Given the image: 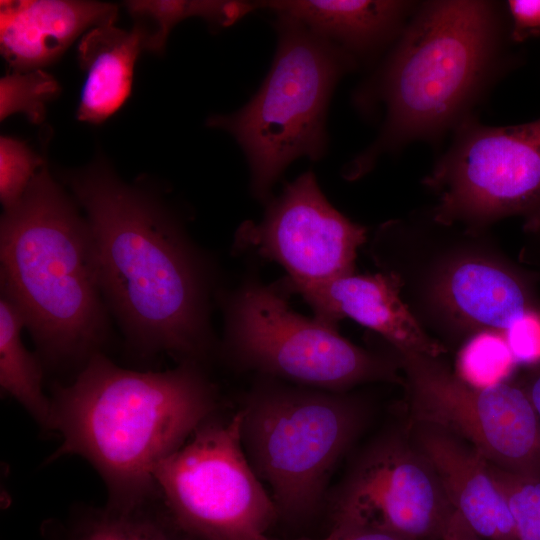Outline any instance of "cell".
I'll use <instances>...</instances> for the list:
<instances>
[{
	"instance_id": "6da1fadb",
	"label": "cell",
	"mask_w": 540,
	"mask_h": 540,
	"mask_svg": "<svg viewBox=\"0 0 540 540\" xmlns=\"http://www.w3.org/2000/svg\"><path fill=\"white\" fill-rule=\"evenodd\" d=\"M67 182L86 212L103 297L131 344L199 364L211 343L207 283L179 222L102 163Z\"/></svg>"
},
{
	"instance_id": "7a4b0ae2",
	"label": "cell",
	"mask_w": 540,
	"mask_h": 540,
	"mask_svg": "<svg viewBox=\"0 0 540 540\" xmlns=\"http://www.w3.org/2000/svg\"><path fill=\"white\" fill-rule=\"evenodd\" d=\"M52 431L62 437L46 463L86 459L108 492L107 506L128 510L159 499L157 465L218 411L217 391L199 364L135 371L92 355L76 379L53 389Z\"/></svg>"
},
{
	"instance_id": "3957f363",
	"label": "cell",
	"mask_w": 540,
	"mask_h": 540,
	"mask_svg": "<svg viewBox=\"0 0 540 540\" xmlns=\"http://www.w3.org/2000/svg\"><path fill=\"white\" fill-rule=\"evenodd\" d=\"M1 294L21 312L40 359L82 365L108 323L91 232L46 165L0 222Z\"/></svg>"
},
{
	"instance_id": "277c9868",
	"label": "cell",
	"mask_w": 540,
	"mask_h": 540,
	"mask_svg": "<svg viewBox=\"0 0 540 540\" xmlns=\"http://www.w3.org/2000/svg\"><path fill=\"white\" fill-rule=\"evenodd\" d=\"M505 23L497 5L451 0L424 3L407 23L377 76L356 94L363 109L385 107L379 137L347 166L368 171L384 152L438 137L462 116L502 60Z\"/></svg>"
},
{
	"instance_id": "5b68a950",
	"label": "cell",
	"mask_w": 540,
	"mask_h": 540,
	"mask_svg": "<svg viewBox=\"0 0 540 540\" xmlns=\"http://www.w3.org/2000/svg\"><path fill=\"white\" fill-rule=\"evenodd\" d=\"M380 272L391 275L421 326L436 340L461 343L504 333L540 308L536 279L484 231L435 221L383 224L371 244ZM445 346V345H444Z\"/></svg>"
},
{
	"instance_id": "8992f818",
	"label": "cell",
	"mask_w": 540,
	"mask_h": 540,
	"mask_svg": "<svg viewBox=\"0 0 540 540\" xmlns=\"http://www.w3.org/2000/svg\"><path fill=\"white\" fill-rule=\"evenodd\" d=\"M277 47L254 96L207 126L228 132L242 149L253 195L268 201L274 183L296 159L327 150V112L333 91L356 61L299 21L276 15Z\"/></svg>"
},
{
	"instance_id": "52a82bcc",
	"label": "cell",
	"mask_w": 540,
	"mask_h": 540,
	"mask_svg": "<svg viewBox=\"0 0 540 540\" xmlns=\"http://www.w3.org/2000/svg\"><path fill=\"white\" fill-rule=\"evenodd\" d=\"M241 440L278 517L301 521L324 501L329 478L362 431L367 407L345 392L263 382L247 396Z\"/></svg>"
},
{
	"instance_id": "ba28073f",
	"label": "cell",
	"mask_w": 540,
	"mask_h": 540,
	"mask_svg": "<svg viewBox=\"0 0 540 540\" xmlns=\"http://www.w3.org/2000/svg\"><path fill=\"white\" fill-rule=\"evenodd\" d=\"M225 319L227 351L245 369L333 392L403 380L395 353L361 348L334 325L294 312L276 286L247 281L226 298Z\"/></svg>"
},
{
	"instance_id": "9c48e42d",
	"label": "cell",
	"mask_w": 540,
	"mask_h": 540,
	"mask_svg": "<svg viewBox=\"0 0 540 540\" xmlns=\"http://www.w3.org/2000/svg\"><path fill=\"white\" fill-rule=\"evenodd\" d=\"M159 498L193 540H262L278 518L241 440V412L214 413L155 468Z\"/></svg>"
},
{
	"instance_id": "30bf717a",
	"label": "cell",
	"mask_w": 540,
	"mask_h": 540,
	"mask_svg": "<svg viewBox=\"0 0 540 540\" xmlns=\"http://www.w3.org/2000/svg\"><path fill=\"white\" fill-rule=\"evenodd\" d=\"M449 150L425 185L436 203L437 222L468 230L520 217L527 232H540V118L528 123L484 126L460 123Z\"/></svg>"
},
{
	"instance_id": "8fae6325",
	"label": "cell",
	"mask_w": 540,
	"mask_h": 540,
	"mask_svg": "<svg viewBox=\"0 0 540 540\" xmlns=\"http://www.w3.org/2000/svg\"><path fill=\"white\" fill-rule=\"evenodd\" d=\"M394 353L413 425L458 437L499 469L540 478V419L526 390L507 382L473 386L441 357Z\"/></svg>"
},
{
	"instance_id": "7c38bea8",
	"label": "cell",
	"mask_w": 540,
	"mask_h": 540,
	"mask_svg": "<svg viewBox=\"0 0 540 540\" xmlns=\"http://www.w3.org/2000/svg\"><path fill=\"white\" fill-rule=\"evenodd\" d=\"M453 512L427 459L393 432L371 442L348 470L333 498L331 530L440 540Z\"/></svg>"
},
{
	"instance_id": "4fadbf2b",
	"label": "cell",
	"mask_w": 540,
	"mask_h": 540,
	"mask_svg": "<svg viewBox=\"0 0 540 540\" xmlns=\"http://www.w3.org/2000/svg\"><path fill=\"white\" fill-rule=\"evenodd\" d=\"M366 229L335 209L308 170L270 198L262 220L244 222L239 247H252L288 272L287 288L354 273Z\"/></svg>"
},
{
	"instance_id": "5bb4252c",
	"label": "cell",
	"mask_w": 540,
	"mask_h": 540,
	"mask_svg": "<svg viewBox=\"0 0 540 540\" xmlns=\"http://www.w3.org/2000/svg\"><path fill=\"white\" fill-rule=\"evenodd\" d=\"M299 293L316 318L336 326L350 318L378 333L394 352L441 357L446 346L433 338L405 303L399 284L389 274L344 275L288 288Z\"/></svg>"
},
{
	"instance_id": "9a60e30c",
	"label": "cell",
	"mask_w": 540,
	"mask_h": 540,
	"mask_svg": "<svg viewBox=\"0 0 540 540\" xmlns=\"http://www.w3.org/2000/svg\"><path fill=\"white\" fill-rule=\"evenodd\" d=\"M415 445L435 471L453 509L484 540H517L513 517L491 464L440 429L413 425Z\"/></svg>"
},
{
	"instance_id": "2e32d148",
	"label": "cell",
	"mask_w": 540,
	"mask_h": 540,
	"mask_svg": "<svg viewBox=\"0 0 540 540\" xmlns=\"http://www.w3.org/2000/svg\"><path fill=\"white\" fill-rule=\"evenodd\" d=\"M117 6L96 1L0 2V48L12 71L42 69L84 31L114 24Z\"/></svg>"
},
{
	"instance_id": "e0dca14e",
	"label": "cell",
	"mask_w": 540,
	"mask_h": 540,
	"mask_svg": "<svg viewBox=\"0 0 540 540\" xmlns=\"http://www.w3.org/2000/svg\"><path fill=\"white\" fill-rule=\"evenodd\" d=\"M259 9L295 19L355 61L398 38L413 3L393 0H269Z\"/></svg>"
},
{
	"instance_id": "ac0fdd59",
	"label": "cell",
	"mask_w": 540,
	"mask_h": 540,
	"mask_svg": "<svg viewBox=\"0 0 540 540\" xmlns=\"http://www.w3.org/2000/svg\"><path fill=\"white\" fill-rule=\"evenodd\" d=\"M145 50V35L106 24L85 32L77 57L85 73L76 118L99 125L114 115L130 96L135 62Z\"/></svg>"
},
{
	"instance_id": "d6986e66",
	"label": "cell",
	"mask_w": 540,
	"mask_h": 540,
	"mask_svg": "<svg viewBox=\"0 0 540 540\" xmlns=\"http://www.w3.org/2000/svg\"><path fill=\"white\" fill-rule=\"evenodd\" d=\"M24 318L5 295L0 299V386L4 395L20 403L45 430L52 431V403L42 389L41 359L29 352L21 338Z\"/></svg>"
},
{
	"instance_id": "ffe728a7",
	"label": "cell",
	"mask_w": 540,
	"mask_h": 540,
	"mask_svg": "<svg viewBox=\"0 0 540 540\" xmlns=\"http://www.w3.org/2000/svg\"><path fill=\"white\" fill-rule=\"evenodd\" d=\"M62 534L60 540H193L174 523L160 499L128 510L85 508Z\"/></svg>"
},
{
	"instance_id": "44dd1931",
	"label": "cell",
	"mask_w": 540,
	"mask_h": 540,
	"mask_svg": "<svg viewBox=\"0 0 540 540\" xmlns=\"http://www.w3.org/2000/svg\"><path fill=\"white\" fill-rule=\"evenodd\" d=\"M129 13L145 35V50L161 52L171 29L179 22L199 17L214 29L232 26L259 9L257 1H127Z\"/></svg>"
},
{
	"instance_id": "7402d4cb",
	"label": "cell",
	"mask_w": 540,
	"mask_h": 540,
	"mask_svg": "<svg viewBox=\"0 0 540 540\" xmlns=\"http://www.w3.org/2000/svg\"><path fill=\"white\" fill-rule=\"evenodd\" d=\"M517 362L501 333L483 332L463 345L457 361V375L477 387L506 382Z\"/></svg>"
},
{
	"instance_id": "603a6c76",
	"label": "cell",
	"mask_w": 540,
	"mask_h": 540,
	"mask_svg": "<svg viewBox=\"0 0 540 540\" xmlns=\"http://www.w3.org/2000/svg\"><path fill=\"white\" fill-rule=\"evenodd\" d=\"M59 92L57 80L43 69L11 71L0 80V119L22 113L30 122L40 124L48 103Z\"/></svg>"
},
{
	"instance_id": "cb8c5ba5",
	"label": "cell",
	"mask_w": 540,
	"mask_h": 540,
	"mask_svg": "<svg viewBox=\"0 0 540 540\" xmlns=\"http://www.w3.org/2000/svg\"><path fill=\"white\" fill-rule=\"evenodd\" d=\"M491 468L508 501L517 540H540V478Z\"/></svg>"
},
{
	"instance_id": "d4e9b609",
	"label": "cell",
	"mask_w": 540,
	"mask_h": 540,
	"mask_svg": "<svg viewBox=\"0 0 540 540\" xmlns=\"http://www.w3.org/2000/svg\"><path fill=\"white\" fill-rule=\"evenodd\" d=\"M44 165L43 159L26 142L11 136H1L0 201L4 210L21 200Z\"/></svg>"
},
{
	"instance_id": "484cf974",
	"label": "cell",
	"mask_w": 540,
	"mask_h": 540,
	"mask_svg": "<svg viewBox=\"0 0 540 540\" xmlns=\"http://www.w3.org/2000/svg\"><path fill=\"white\" fill-rule=\"evenodd\" d=\"M504 336L517 364H540V308L519 318Z\"/></svg>"
},
{
	"instance_id": "4316f807",
	"label": "cell",
	"mask_w": 540,
	"mask_h": 540,
	"mask_svg": "<svg viewBox=\"0 0 540 540\" xmlns=\"http://www.w3.org/2000/svg\"><path fill=\"white\" fill-rule=\"evenodd\" d=\"M510 36L515 42L540 35V0H510Z\"/></svg>"
},
{
	"instance_id": "83f0119b",
	"label": "cell",
	"mask_w": 540,
	"mask_h": 540,
	"mask_svg": "<svg viewBox=\"0 0 540 540\" xmlns=\"http://www.w3.org/2000/svg\"><path fill=\"white\" fill-rule=\"evenodd\" d=\"M262 540H412L399 535L373 531V530H330L325 538L321 539H279L266 535Z\"/></svg>"
},
{
	"instance_id": "f1b7e54d",
	"label": "cell",
	"mask_w": 540,
	"mask_h": 540,
	"mask_svg": "<svg viewBox=\"0 0 540 540\" xmlns=\"http://www.w3.org/2000/svg\"><path fill=\"white\" fill-rule=\"evenodd\" d=\"M440 540H484L454 510Z\"/></svg>"
},
{
	"instance_id": "f546056e",
	"label": "cell",
	"mask_w": 540,
	"mask_h": 540,
	"mask_svg": "<svg viewBox=\"0 0 540 540\" xmlns=\"http://www.w3.org/2000/svg\"><path fill=\"white\" fill-rule=\"evenodd\" d=\"M526 391L540 419V372L533 378Z\"/></svg>"
},
{
	"instance_id": "4dcf8cb0",
	"label": "cell",
	"mask_w": 540,
	"mask_h": 540,
	"mask_svg": "<svg viewBox=\"0 0 540 540\" xmlns=\"http://www.w3.org/2000/svg\"><path fill=\"white\" fill-rule=\"evenodd\" d=\"M540 233V232H539Z\"/></svg>"
}]
</instances>
